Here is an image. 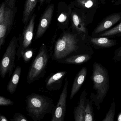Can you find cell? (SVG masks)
I'll list each match as a JSON object with an SVG mask.
<instances>
[{
    "label": "cell",
    "mask_w": 121,
    "mask_h": 121,
    "mask_svg": "<svg viewBox=\"0 0 121 121\" xmlns=\"http://www.w3.org/2000/svg\"><path fill=\"white\" fill-rule=\"evenodd\" d=\"M94 53L91 47H84L80 44L79 40L76 36L66 33L55 43L52 59V61L59 62L62 60L70 56L85 54L93 55Z\"/></svg>",
    "instance_id": "6da1fadb"
},
{
    "label": "cell",
    "mask_w": 121,
    "mask_h": 121,
    "mask_svg": "<svg viewBox=\"0 0 121 121\" xmlns=\"http://www.w3.org/2000/svg\"><path fill=\"white\" fill-rule=\"evenodd\" d=\"M93 83V89L96 94L91 93L90 98L94 103L97 110L104 101L110 88L109 75L107 69L100 63L95 62L91 77Z\"/></svg>",
    "instance_id": "7a4b0ae2"
},
{
    "label": "cell",
    "mask_w": 121,
    "mask_h": 121,
    "mask_svg": "<svg viewBox=\"0 0 121 121\" xmlns=\"http://www.w3.org/2000/svg\"><path fill=\"white\" fill-rule=\"evenodd\" d=\"M26 102L28 115L34 121H41L46 114L52 113L55 107L52 99L35 93L27 96Z\"/></svg>",
    "instance_id": "3957f363"
},
{
    "label": "cell",
    "mask_w": 121,
    "mask_h": 121,
    "mask_svg": "<svg viewBox=\"0 0 121 121\" xmlns=\"http://www.w3.org/2000/svg\"><path fill=\"white\" fill-rule=\"evenodd\" d=\"M49 58L47 46L43 44L30 67L27 77L28 84H30L44 77Z\"/></svg>",
    "instance_id": "277c9868"
},
{
    "label": "cell",
    "mask_w": 121,
    "mask_h": 121,
    "mask_svg": "<svg viewBox=\"0 0 121 121\" xmlns=\"http://www.w3.org/2000/svg\"><path fill=\"white\" fill-rule=\"evenodd\" d=\"M16 0H5L2 3L0 18V50L11 29L16 13Z\"/></svg>",
    "instance_id": "5b68a950"
},
{
    "label": "cell",
    "mask_w": 121,
    "mask_h": 121,
    "mask_svg": "<svg viewBox=\"0 0 121 121\" xmlns=\"http://www.w3.org/2000/svg\"><path fill=\"white\" fill-rule=\"evenodd\" d=\"M17 37L14 36L11 40L0 62V76L4 79L6 75L10 77L15 67V60L18 47Z\"/></svg>",
    "instance_id": "8992f818"
},
{
    "label": "cell",
    "mask_w": 121,
    "mask_h": 121,
    "mask_svg": "<svg viewBox=\"0 0 121 121\" xmlns=\"http://www.w3.org/2000/svg\"><path fill=\"white\" fill-rule=\"evenodd\" d=\"M62 91L60 96L56 105L53 110L52 121H63L65 119L66 111V102L68 95V88L69 81L67 77L64 81Z\"/></svg>",
    "instance_id": "52a82bcc"
},
{
    "label": "cell",
    "mask_w": 121,
    "mask_h": 121,
    "mask_svg": "<svg viewBox=\"0 0 121 121\" xmlns=\"http://www.w3.org/2000/svg\"><path fill=\"white\" fill-rule=\"evenodd\" d=\"M35 18V15L34 14L30 18L28 25L24 31L22 39L20 40L19 42L20 45L16 53L18 60L22 57L23 53L25 50L28 48L32 42L33 38Z\"/></svg>",
    "instance_id": "ba28073f"
},
{
    "label": "cell",
    "mask_w": 121,
    "mask_h": 121,
    "mask_svg": "<svg viewBox=\"0 0 121 121\" xmlns=\"http://www.w3.org/2000/svg\"><path fill=\"white\" fill-rule=\"evenodd\" d=\"M67 74L66 71H61L48 77L45 81L47 90L51 91L59 90Z\"/></svg>",
    "instance_id": "9c48e42d"
},
{
    "label": "cell",
    "mask_w": 121,
    "mask_h": 121,
    "mask_svg": "<svg viewBox=\"0 0 121 121\" xmlns=\"http://www.w3.org/2000/svg\"><path fill=\"white\" fill-rule=\"evenodd\" d=\"M121 20V13H116L109 15L105 18L93 32V35L98 34L107 30Z\"/></svg>",
    "instance_id": "30bf717a"
},
{
    "label": "cell",
    "mask_w": 121,
    "mask_h": 121,
    "mask_svg": "<svg viewBox=\"0 0 121 121\" xmlns=\"http://www.w3.org/2000/svg\"><path fill=\"white\" fill-rule=\"evenodd\" d=\"M54 5L51 4L47 9L41 17L37 30L35 39L41 37L49 25L53 15Z\"/></svg>",
    "instance_id": "8fae6325"
},
{
    "label": "cell",
    "mask_w": 121,
    "mask_h": 121,
    "mask_svg": "<svg viewBox=\"0 0 121 121\" xmlns=\"http://www.w3.org/2000/svg\"><path fill=\"white\" fill-rule=\"evenodd\" d=\"M90 42L94 48L97 49L110 48L117 44L116 40L111 39L106 37L91 38Z\"/></svg>",
    "instance_id": "7c38bea8"
},
{
    "label": "cell",
    "mask_w": 121,
    "mask_h": 121,
    "mask_svg": "<svg viewBox=\"0 0 121 121\" xmlns=\"http://www.w3.org/2000/svg\"><path fill=\"white\" fill-rule=\"evenodd\" d=\"M87 69L85 67H82L78 72L74 80L71 92L70 99H72L78 92L86 77Z\"/></svg>",
    "instance_id": "4fadbf2b"
},
{
    "label": "cell",
    "mask_w": 121,
    "mask_h": 121,
    "mask_svg": "<svg viewBox=\"0 0 121 121\" xmlns=\"http://www.w3.org/2000/svg\"><path fill=\"white\" fill-rule=\"evenodd\" d=\"M86 99V92L84 90L80 96L78 105L74 108L73 114L75 121H84V112Z\"/></svg>",
    "instance_id": "5bb4252c"
},
{
    "label": "cell",
    "mask_w": 121,
    "mask_h": 121,
    "mask_svg": "<svg viewBox=\"0 0 121 121\" xmlns=\"http://www.w3.org/2000/svg\"><path fill=\"white\" fill-rule=\"evenodd\" d=\"M92 56V55L87 54L76 55L65 58L59 62L63 64H81L89 61Z\"/></svg>",
    "instance_id": "9a60e30c"
},
{
    "label": "cell",
    "mask_w": 121,
    "mask_h": 121,
    "mask_svg": "<svg viewBox=\"0 0 121 121\" xmlns=\"http://www.w3.org/2000/svg\"><path fill=\"white\" fill-rule=\"evenodd\" d=\"M21 70V67L17 66L14 70L11 79L8 83L7 90L10 94H13L16 91L20 80Z\"/></svg>",
    "instance_id": "2e32d148"
},
{
    "label": "cell",
    "mask_w": 121,
    "mask_h": 121,
    "mask_svg": "<svg viewBox=\"0 0 121 121\" xmlns=\"http://www.w3.org/2000/svg\"><path fill=\"white\" fill-rule=\"evenodd\" d=\"M37 0H26L23 15L22 22L23 24L28 22L33 11L36 6Z\"/></svg>",
    "instance_id": "e0dca14e"
},
{
    "label": "cell",
    "mask_w": 121,
    "mask_h": 121,
    "mask_svg": "<svg viewBox=\"0 0 121 121\" xmlns=\"http://www.w3.org/2000/svg\"><path fill=\"white\" fill-rule=\"evenodd\" d=\"M121 36V22L113 28L104 31L96 36L95 37H113Z\"/></svg>",
    "instance_id": "ac0fdd59"
},
{
    "label": "cell",
    "mask_w": 121,
    "mask_h": 121,
    "mask_svg": "<svg viewBox=\"0 0 121 121\" xmlns=\"http://www.w3.org/2000/svg\"><path fill=\"white\" fill-rule=\"evenodd\" d=\"M92 100L87 99L86 101V106L84 112V121H94V114Z\"/></svg>",
    "instance_id": "d6986e66"
},
{
    "label": "cell",
    "mask_w": 121,
    "mask_h": 121,
    "mask_svg": "<svg viewBox=\"0 0 121 121\" xmlns=\"http://www.w3.org/2000/svg\"><path fill=\"white\" fill-rule=\"evenodd\" d=\"M72 20L75 27L79 32H86V28L83 21L76 13L72 14Z\"/></svg>",
    "instance_id": "ffe728a7"
},
{
    "label": "cell",
    "mask_w": 121,
    "mask_h": 121,
    "mask_svg": "<svg viewBox=\"0 0 121 121\" xmlns=\"http://www.w3.org/2000/svg\"><path fill=\"white\" fill-rule=\"evenodd\" d=\"M116 104L115 101L113 98V102L111 105L108 112L106 114L104 118L102 120V121H114V120L115 113H116Z\"/></svg>",
    "instance_id": "44dd1931"
},
{
    "label": "cell",
    "mask_w": 121,
    "mask_h": 121,
    "mask_svg": "<svg viewBox=\"0 0 121 121\" xmlns=\"http://www.w3.org/2000/svg\"><path fill=\"white\" fill-rule=\"evenodd\" d=\"M33 54V50L32 49H26L22 54V57L25 63H28L30 62Z\"/></svg>",
    "instance_id": "7402d4cb"
},
{
    "label": "cell",
    "mask_w": 121,
    "mask_h": 121,
    "mask_svg": "<svg viewBox=\"0 0 121 121\" xmlns=\"http://www.w3.org/2000/svg\"><path fill=\"white\" fill-rule=\"evenodd\" d=\"M14 103V102L10 99L0 96V106H12Z\"/></svg>",
    "instance_id": "603a6c76"
},
{
    "label": "cell",
    "mask_w": 121,
    "mask_h": 121,
    "mask_svg": "<svg viewBox=\"0 0 121 121\" xmlns=\"http://www.w3.org/2000/svg\"><path fill=\"white\" fill-rule=\"evenodd\" d=\"M93 0H78V4L80 5L87 8H90L94 5Z\"/></svg>",
    "instance_id": "cb8c5ba5"
},
{
    "label": "cell",
    "mask_w": 121,
    "mask_h": 121,
    "mask_svg": "<svg viewBox=\"0 0 121 121\" xmlns=\"http://www.w3.org/2000/svg\"><path fill=\"white\" fill-rule=\"evenodd\" d=\"M11 121H28L27 118L22 114L20 113H16L13 116V119Z\"/></svg>",
    "instance_id": "d4e9b609"
},
{
    "label": "cell",
    "mask_w": 121,
    "mask_h": 121,
    "mask_svg": "<svg viewBox=\"0 0 121 121\" xmlns=\"http://www.w3.org/2000/svg\"><path fill=\"white\" fill-rule=\"evenodd\" d=\"M113 60L114 62H118L121 61V46L116 50L114 52Z\"/></svg>",
    "instance_id": "484cf974"
},
{
    "label": "cell",
    "mask_w": 121,
    "mask_h": 121,
    "mask_svg": "<svg viewBox=\"0 0 121 121\" xmlns=\"http://www.w3.org/2000/svg\"><path fill=\"white\" fill-rule=\"evenodd\" d=\"M8 120L5 117L0 114V121H8Z\"/></svg>",
    "instance_id": "4316f807"
},
{
    "label": "cell",
    "mask_w": 121,
    "mask_h": 121,
    "mask_svg": "<svg viewBox=\"0 0 121 121\" xmlns=\"http://www.w3.org/2000/svg\"><path fill=\"white\" fill-rule=\"evenodd\" d=\"M121 5V0H117L113 4L114 5Z\"/></svg>",
    "instance_id": "83f0119b"
},
{
    "label": "cell",
    "mask_w": 121,
    "mask_h": 121,
    "mask_svg": "<svg viewBox=\"0 0 121 121\" xmlns=\"http://www.w3.org/2000/svg\"><path fill=\"white\" fill-rule=\"evenodd\" d=\"M117 121H121V112L119 113L117 116Z\"/></svg>",
    "instance_id": "f1b7e54d"
},
{
    "label": "cell",
    "mask_w": 121,
    "mask_h": 121,
    "mask_svg": "<svg viewBox=\"0 0 121 121\" xmlns=\"http://www.w3.org/2000/svg\"><path fill=\"white\" fill-rule=\"evenodd\" d=\"M2 4H1L0 5V18L1 14V10H2Z\"/></svg>",
    "instance_id": "f546056e"
},
{
    "label": "cell",
    "mask_w": 121,
    "mask_h": 121,
    "mask_svg": "<svg viewBox=\"0 0 121 121\" xmlns=\"http://www.w3.org/2000/svg\"><path fill=\"white\" fill-rule=\"evenodd\" d=\"M107 0H101V3L102 4H104Z\"/></svg>",
    "instance_id": "4dcf8cb0"
},
{
    "label": "cell",
    "mask_w": 121,
    "mask_h": 121,
    "mask_svg": "<svg viewBox=\"0 0 121 121\" xmlns=\"http://www.w3.org/2000/svg\"><path fill=\"white\" fill-rule=\"evenodd\" d=\"M44 0H40V5H41L43 4Z\"/></svg>",
    "instance_id": "1f68e13d"
}]
</instances>
